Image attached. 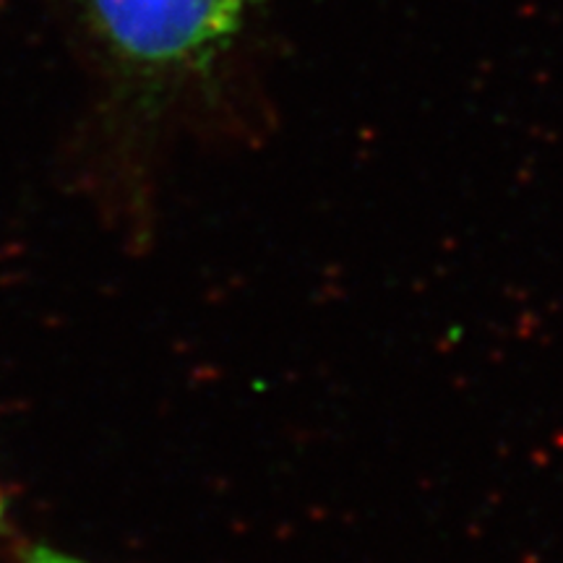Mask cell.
I'll return each instance as SVG.
<instances>
[{
    "mask_svg": "<svg viewBox=\"0 0 563 563\" xmlns=\"http://www.w3.org/2000/svg\"><path fill=\"white\" fill-rule=\"evenodd\" d=\"M3 511H5V504H3V493H0V522H3Z\"/></svg>",
    "mask_w": 563,
    "mask_h": 563,
    "instance_id": "3957f363",
    "label": "cell"
},
{
    "mask_svg": "<svg viewBox=\"0 0 563 563\" xmlns=\"http://www.w3.org/2000/svg\"><path fill=\"white\" fill-rule=\"evenodd\" d=\"M251 0H87L104 37L144 68L194 70L241 30Z\"/></svg>",
    "mask_w": 563,
    "mask_h": 563,
    "instance_id": "6da1fadb",
    "label": "cell"
},
{
    "mask_svg": "<svg viewBox=\"0 0 563 563\" xmlns=\"http://www.w3.org/2000/svg\"><path fill=\"white\" fill-rule=\"evenodd\" d=\"M21 563H87L76 555L55 551V548L47 545H30L24 553H21Z\"/></svg>",
    "mask_w": 563,
    "mask_h": 563,
    "instance_id": "7a4b0ae2",
    "label": "cell"
}]
</instances>
